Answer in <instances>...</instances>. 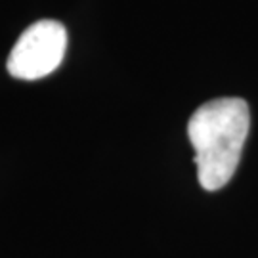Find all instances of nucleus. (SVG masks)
<instances>
[{"label":"nucleus","mask_w":258,"mask_h":258,"mask_svg":"<svg viewBox=\"0 0 258 258\" xmlns=\"http://www.w3.org/2000/svg\"><path fill=\"white\" fill-rule=\"evenodd\" d=\"M249 105L241 98H218L203 103L187 122L195 151L199 184L216 191L231 180L249 136Z\"/></svg>","instance_id":"obj_1"},{"label":"nucleus","mask_w":258,"mask_h":258,"mask_svg":"<svg viewBox=\"0 0 258 258\" xmlns=\"http://www.w3.org/2000/svg\"><path fill=\"white\" fill-rule=\"evenodd\" d=\"M67 31L59 21L42 19L25 29L8 55V73L21 81H37L54 73L63 61Z\"/></svg>","instance_id":"obj_2"}]
</instances>
